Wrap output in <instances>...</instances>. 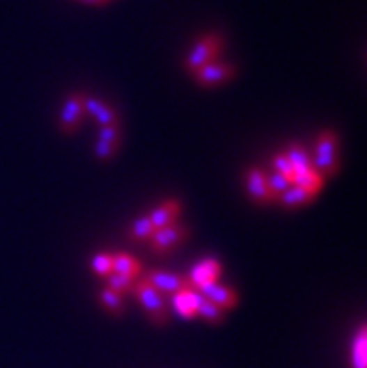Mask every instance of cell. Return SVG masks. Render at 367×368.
Returning a JSON list of instances; mask_svg holds the SVG:
<instances>
[{"label":"cell","mask_w":367,"mask_h":368,"mask_svg":"<svg viewBox=\"0 0 367 368\" xmlns=\"http://www.w3.org/2000/svg\"><path fill=\"white\" fill-rule=\"evenodd\" d=\"M83 2H88V4H105L107 0H83Z\"/></svg>","instance_id":"obj_28"},{"label":"cell","mask_w":367,"mask_h":368,"mask_svg":"<svg viewBox=\"0 0 367 368\" xmlns=\"http://www.w3.org/2000/svg\"><path fill=\"white\" fill-rule=\"evenodd\" d=\"M154 230L156 228L152 226L148 215L139 217V219L133 221L132 228H130V239H133V241H148L152 234H154Z\"/></svg>","instance_id":"obj_20"},{"label":"cell","mask_w":367,"mask_h":368,"mask_svg":"<svg viewBox=\"0 0 367 368\" xmlns=\"http://www.w3.org/2000/svg\"><path fill=\"white\" fill-rule=\"evenodd\" d=\"M92 271L100 277H107L113 273V255L111 253H97L91 260Z\"/></svg>","instance_id":"obj_23"},{"label":"cell","mask_w":367,"mask_h":368,"mask_svg":"<svg viewBox=\"0 0 367 368\" xmlns=\"http://www.w3.org/2000/svg\"><path fill=\"white\" fill-rule=\"evenodd\" d=\"M100 301H102L103 307H105L111 314L120 316L122 310H124V299H122L120 294H116V291H113L111 288H103V290L100 291Z\"/></svg>","instance_id":"obj_21"},{"label":"cell","mask_w":367,"mask_h":368,"mask_svg":"<svg viewBox=\"0 0 367 368\" xmlns=\"http://www.w3.org/2000/svg\"><path fill=\"white\" fill-rule=\"evenodd\" d=\"M246 189L247 195L253 202L257 204H270L276 200V196L272 195L266 184V174L259 166H253L246 174Z\"/></svg>","instance_id":"obj_9"},{"label":"cell","mask_w":367,"mask_h":368,"mask_svg":"<svg viewBox=\"0 0 367 368\" xmlns=\"http://www.w3.org/2000/svg\"><path fill=\"white\" fill-rule=\"evenodd\" d=\"M84 94H72L68 97L64 105L61 109V118H58V125L64 135H73L79 129V125L83 124L86 111H84Z\"/></svg>","instance_id":"obj_5"},{"label":"cell","mask_w":367,"mask_h":368,"mask_svg":"<svg viewBox=\"0 0 367 368\" xmlns=\"http://www.w3.org/2000/svg\"><path fill=\"white\" fill-rule=\"evenodd\" d=\"M113 271L127 275V277H133V279H139L143 267H141L139 260H135V258L127 255V253H115V255H113Z\"/></svg>","instance_id":"obj_17"},{"label":"cell","mask_w":367,"mask_h":368,"mask_svg":"<svg viewBox=\"0 0 367 368\" xmlns=\"http://www.w3.org/2000/svg\"><path fill=\"white\" fill-rule=\"evenodd\" d=\"M84 111L88 116L96 120V124L100 127L103 125H113L118 124V113L115 107H111L109 103L97 97H84Z\"/></svg>","instance_id":"obj_11"},{"label":"cell","mask_w":367,"mask_h":368,"mask_svg":"<svg viewBox=\"0 0 367 368\" xmlns=\"http://www.w3.org/2000/svg\"><path fill=\"white\" fill-rule=\"evenodd\" d=\"M133 296L137 297L139 305L145 309L146 316L150 318L154 326H165L169 321V310H167V299L162 291H157L150 282L145 279L135 280L133 286Z\"/></svg>","instance_id":"obj_2"},{"label":"cell","mask_w":367,"mask_h":368,"mask_svg":"<svg viewBox=\"0 0 367 368\" xmlns=\"http://www.w3.org/2000/svg\"><path fill=\"white\" fill-rule=\"evenodd\" d=\"M107 279V288H111L113 291H116V294H126V291H132L133 286H135V280L133 277H127V275H122V273H116V271H113L111 275H107L105 277Z\"/></svg>","instance_id":"obj_22"},{"label":"cell","mask_w":367,"mask_h":368,"mask_svg":"<svg viewBox=\"0 0 367 368\" xmlns=\"http://www.w3.org/2000/svg\"><path fill=\"white\" fill-rule=\"evenodd\" d=\"M292 184L302 187V189L309 191V193H313V195H317L320 191V187H322V184H325V178L315 170L313 166H309V168H304V170H296Z\"/></svg>","instance_id":"obj_15"},{"label":"cell","mask_w":367,"mask_h":368,"mask_svg":"<svg viewBox=\"0 0 367 368\" xmlns=\"http://www.w3.org/2000/svg\"><path fill=\"white\" fill-rule=\"evenodd\" d=\"M285 155L289 157L290 165H292V168H295V173L296 170H304V168L313 166L311 165V157H309V154L306 152V148L298 143L289 144V150L285 152Z\"/></svg>","instance_id":"obj_19"},{"label":"cell","mask_w":367,"mask_h":368,"mask_svg":"<svg viewBox=\"0 0 367 368\" xmlns=\"http://www.w3.org/2000/svg\"><path fill=\"white\" fill-rule=\"evenodd\" d=\"M173 309L176 310V314L184 318V320H192L197 316V290L193 288H186V290H180L173 294Z\"/></svg>","instance_id":"obj_13"},{"label":"cell","mask_w":367,"mask_h":368,"mask_svg":"<svg viewBox=\"0 0 367 368\" xmlns=\"http://www.w3.org/2000/svg\"><path fill=\"white\" fill-rule=\"evenodd\" d=\"M197 291L223 310H233L238 305V294L229 286L221 285V282L201 286V288H197Z\"/></svg>","instance_id":"obj_10"},{"label":"cell","mask_w":367,"mask_h":368,"mask_svg":"<svg viewBox=\"0 0 367 368\" xmlns=\"http://www.w3.org/2000/svg\"><path fill=\"white\" fill-rule=\"evenodd\" d=\"M350 362L352 368H367V329L366 326L360 327V331L356 335L350 350Z\"/></svg>","instance_id":"obj_18"},{"label":"cell","mask_w":367,"mask_h":368,"mask_svg":"<svg viewBox=\"0 0 367 368\" xmlns=\"http://www.w3.org/2000/svg\"><path fill=\"white\" fill-rule=\"evenodd\" d=\"M339 137L336 131H320L317 144H315L313 168L322 178H331L339 170Z\"/></svg>","instance_id":"obj_1"},{"label":"cell","mask_w":367,"mask_h":368,"mask_svg":"<svg viewBox=\"0 0 367 368\" xmlns=\"http://www.w3.org/2000/svg\"><path fill=\"white\" fill-rule=\"evenodd\" d=\"M115 146H111V144H105L102 143V141H96V144H94V155H96L97 159L100 161H109L113 159L116 154Z\"/></svg>","instance_id":"obj_27"},{"label":"cell","mask_w":367,"mask_h":368,"mask_svg":"<svg viewBox=\"0 0 367 368\" xmlns=\"http://www.w3.org/2000/svg\"><path fill=\"white\" fill-rule=\"evenodd\" d=\"M236 75V67L225 62H217L212 60L208 64H205L203 67H199L197 72H193V77L197 81V84L205 86V88H212V86H219L225 84L227 81Z\"/></svg>","instance_id":"obj_6"},{"label":"cell","mask_w":367,"mask_h":368,"mask_svg":"<svg viewBox=\"0 0 367 368\" xmlns=\"http://www.w3.org/2000/svg\"><path fill=\"white\" fill-rule=\"evenodd\" d=\"M315 196L313 193H309V191L302 189L298 185H290L289 189L283 191L281 195L277 196V202L285 206V208H300V206H306L313 200Z\"/></svg>","instance_id":"obj_14"},{"label":"cell","mask_w":367,"mask_h":368,"mask_svg":"<svg viewBox=\"0 0 367 368\" xmlns=\"http://www.w3.org/2000/svg\"><path fill=\"white\" fill-rule=\"evenodd\" d=\"M195 301H197V316H201L203 320H206L212 326H219V323L225 321V310L219 309L217 305H214L206 297L201 296L199 291H197Z\"/></svg>","instance_id":"obj_16"},{"label":"cell","mask_w":367,"mask_h":368,"mask_svg":"<svg viewBox=\"0 0 367 368\" xmlns=\"http://www.w3.org/2000/svg\"><path fill=\"white\" fill-rule=\"evenodd\" d=\"M272 165H274V173L281 174V176H285L287 179H295V168H292V165H290L289 157L285 154H276L274 157H272Z\"/></svg>","instance_id":"obj_25"},{"label":"cell","mask_w":367,"mask_h":368,"mask_svg":"<svg viewBox=\"0 0 367 368\" xmlns=\"http://www.w3.org/2000/svg\"><path fill=\"white\" fill-rule=\"evenodd\" d=\"M266 184H268V189H270V193L274 196H276V200H277V196L281 195L283 191H287L292 185V182L290 179H287L285 176H281V174H270V176H266Z\"/></svg>","instance_id":"obj_26"},{"label":"cell","mask_w":367,"mask_h":368,"mask_svg":"<svg viewBox=\"0 0 367 368\" xmlns=\"http://www.w3.org/2000/svg\"><path fill=\"white\" fill-rule=\"evenodd\" d=\"M219 275H221V264L216 258H206V260L197 262L193 266V269L187 275V282H189L193 290H197L201 286L217 282Z\"/></svg>","instance_id":"obj_8"},{"label":"cell","mask_w":367,"mask_h":368,"mask_svg":"<svg viewBox=\"0 0 367 368\" xmlns=\"http://www.w3.org/2000/svg\"><path fill=\"white\" fill-rule=\"evenodd\" d=\"M143 279L150 282L157 291H162L163 296H173L176 291L192 288L187 282V277L178 273H171V271H162V269H150L146 271Z\"/></svg>","instance_id":"obj_7"},{"label":"cell","mask_w":367,"mask_h":368,"mask_svg":"<svg viewBox=\"0 0 367 368\" xmlns=\"http://www.w3.org/2000/svg\"><path fill=\"white\" fill-rule=\"evenodd\" d=\"M97 141H102V143L111 144V146L118 148V146H120V141H122L120 125L113 124V125H103V127H100V131H97Z\"/></svg>","instance_id":"obj_24"},{"label":"cell","mask_w":367,"mask_h":368,"mask_svg":"<svg viewBox=\"0 0 367 368\" xmlns=\"http://www.w3.org/2000/svg\"><path fill=\"white\" fill-rule=\"evenodd\" d=\"M223 49V38L219 34H208V36L201 38L199 42L193 45V49L187 54L186 62V70L189 73L197 72L199 67H203L205 64L216 60L219 56Z\"/></svg>","instance_id":"obj_3"},{"label":"cell","mask_w":367,"mask_h":368,"mask_svg":"<svg viewBox=\"0 0 367 368\" xmlns=\"http://www.w3.org/2000/svg\"><path fill=\"white\" fill-rule=\"evenodd\" d=\"M187 234H189V230L180 223H173V225L157 228L148 239L150 250L154 255H167L187 238Z\"/></svg>","instance_id":"obj_4"},{"label":"cell","mask_w":367,"mask_h":368,"mask_svg":"<svg viewBox=\"0 0 367 368\" xmlns=\"http://www.w3.org/2000/svg\"><path fill=\"white\" fill-rule=\"evenodd\" d=\"M180 211H182L180 200L171 198V200H165L163 204H159L156 209H152L150 214H148V219H150L152 226L157 230V228H163V226L176 223Z\"/></svg>","instance_id":"obj_12"}]
</instances>
